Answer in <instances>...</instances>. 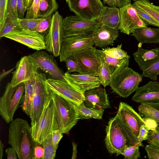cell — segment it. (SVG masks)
<instances>
[{"mask_svg":"<svg viewBox=\"0 0 159 159\" xmlns=\"http://www.w3.org/2000/svg\"><path fill=\"white\" fill-rule=\"evenodd\" d=\"M8 143L16 150L19 159H34L35 141L31 125L24 119L17 118L9 125Z\"/></svg>","mask_w":159,"mask_h":159,"instance_id":"1","label":"cell"},{"mask_svg":"<svg viewBox=\"0 0 159 159\" xmlns=\"http://www.w3.org/2000/svg\"><path fill=\"white\" fill-rule=\"evenodd\" d=\"M106 130L105 145L111 153L121 155L126 148L139 143L137 136L116 115L110 120Z\"/></svg>","mask_w":159,"mask_h":159,"instance_id":"2","label":"cell"},{"mask_svg":"<svg viewBox=\"0 0 159 159\" xmlns=\"http://www.w3.org/2000/svg\"><path fill=\"white\" fill-rule=\"evenodd\" d=\"M142 80L141 75L128 66H125L112 74L109 85L113 92L125 98L136 91Z\"/></svg>","mask_w":159,"mask_h":159,"instance_id":"3","label":"cell"},{"mask_svg":"<svg viewBox=\"0 0 159 159\" xmlns=\"http://www.w3.org/2000/svg\"><path fill=\"white\" fill-rule=\"evenodd\" d=\"M44 74L38 73L36 77L35 92L31 106V126L33 139L47 102L52 97V93L48 87Z\"/></svg>","mask_w":159,"mask_h":159,"instance_id":"4","label":"cell"},{"mask_svg":"<svg viewBox=\"0 0 159 159\" xmlns=\"http://www.w3.org/2000/svg\"><path fill=\"white\" fill-rule=\"evenodd\" d=\"M52 93L58 129L63 134H68L79 120L75 105L58 95Z\"/></svg>","mask_w":159,"mask_h":159,"instance_id":"5","label":"cell"},{"mask_svg":"<svg viewBox=\"0 0 159 159\" xmlns=\"http://www.w3.org/2000/svg\"><path fill=\"white\" fill-rule=\"evenodd\" d=\"M25 90L24 83L15 87L11 86L10 82L7 84L0 98V115L7 123L13 120L14 115L20 103Z\"/></svg>","mask_w":159,"mask_h":159,"instance_id":"6","label":"cell"},{"mask_svg":"<svg viewBox=\"0 0 159 159\" xmlns=\"http://www.w3.org/2000/svg\"><path fill=\"white\" fill-rule=\"evenodd\" d=\"M100 23L98 19L93 20L76 15L68 16L63 19L65 36L73 35H91Z\"/></svg>","mask_w":159,"mask_h":159,"instance_id":"7","label":"cell"},{"mask_svg":"<svg viewBox=\"0 0 159 159\" xmlns=\"http://www.w3.org/2000/svg\"><path fill=\"white\" fill-rule=\"evenodd\" d=\"M62 16L56 11L52 16L51 25L48 33L44 36L46 50L55 57L59 56L65 34Z\"/></svg>","mask_w":159,"mask_h":159,"instance_id":"8","label":"cell"},{"mask_svg":"<svg viewBox=\"0 0 159 159\" xmlns=\"http://www.w3.org/2000/svg\"><path fill=\"white\" fill-rule=\"evenodd\" d=\"M91 35L65 36L62 40L59 53L60 61H65L68 57L87 48L93 46Z\"/></svg>","mask_w":159,"mask_h":159,"instance_id":"9","label":"cell"},{"mask_svg":"<svg viewBox=\"0 0 159 159\" xmlns=\"http://www.w3.org/2000/svg\"><path fill=\"white\" fill-rule=\"evenodd\" d=\"M57 129H58L56 120L54 105L52 96L45 107L34 140L42 143L51 135L53 131Z\"/></svg>","mask_w":159,"mask_h":159,"instance_id":"10","label":"cell"},{"mask_svg":"<svg viewBox=\"0 0 159 159\" xmlns=\"http://www.w3.org/2000/svg\"><path fill=\"white\" fill-rule=\"evenodd\" d=\"M49 89L74 105L83 102L84 93L75 89L64 79L57 80L49 78L46 80Z\"/></svg>","mask_w":159,"mask_h":159,"instance_id":"11","label":"cell"},{"mask_svg":"<svg viewBox=\"0 0 159 159\" xmlns=\"http://www.w3.org/2000/svg\"><path fill=\"white\" fill-rule=\"evenodd\" d=\"M67 2L75 15L93 20L98 19L104 6L101 0H67Z\"/></svg>","mask_w":159,"mask_h":159,"instance_id":"12","label":"cell"},{"mask_svg":"<svg viewBox=\"0 0 159 159\" xmlns=\"http://www.w3.org/2000/svg\"><path fill=\"white\" fill-rule=\"evenodd\" d=\"M38 69L36 61L30 55L22 57L17 63L13 72L10 82L11 86H17L30 80L37 74Z\"/></svg>","mask_w":159,"mask_h":159,"instance_id":"13","label":"cell"},{"mask_svg":"<svg viewBox=\"0 0 159 159\" xmlns=\"http://www.w3.org/2000/svg\"><path fill=\"white\" fill-rule=\"evenodd\" d=\"M37 51L46 49L44 36L23 28L13 30L4 37Z\"/></svg>","mask_w":159,"mask_h":159,"instance_id":"14","label":"cell"},{"mask_svg":"<svg viewBox=\"0 0 159 159\" xmlns=\"http://www.w3.org/2000/svg\"><path fill=\"white\" fill-rule=\"evenodd\" d=\"M96 50L95 47L93 46L83 49L75 55L80 68L79 73L99 76L101 61Z\"/></svg>","mask_w":159,"mask_h":159,"instance_id":"15","label":"cell"},{"mask_svg":"<svg viewBox=\"0 0 159 159\" xmlns=\"http://www.w3.org/2000/svg\"><path fill=\"white\" fill-rule=\"evenodd\" d=\"M119 10L120 22L118 29L121 33L129 35L136 29L148 26V24L138 15L131 3Z\"/></svg>","mask_w":159,"mask_h":159,"instance_id":"16","label":"cell"},{"mask_svg":"<svg viewBox=\"0 0 159 159\" xmlns=\"http://www.w3.org/2000/svg\"><path fill=\"white\" fill-rule=\"evenodd\" d=\"M116 115L137 137L140 127L143 125H147L139 113L125 102H120Z\"/></svg>","mask_w":159,"mask_h":159,"instance_id":"17","label":"cell"},{"mask_svg":"<svg viewBox=\"0 0 159 159\" xmlns=\"http://www.w3.org/2000/svg\"><path fill=\"white\" fill-rule=\"evenodd\" d=\"M30 55L36 61L39 69L49 74L52 79H64L65 73L59 67L52 55L40 51H37Z\"/></svg>","mask_w":159,"mask_h":159,"instance_id":"18","label":"cell"},{"mask_svg":"<svg viewBox=\"0 0 159 159\" xmlns=\"http://www.w3.org/2000/svg\"><path fill=\"white\" fill-rule=\"evenodd\" d=\"M64 78L67 82L80 92L84 93L101 85L99 77L92 75L66 72Z\"/></svg>","mask_w":159,"mask_h":159,"instance_id":"19","label":"cell"},{"mask_svg":"<svg viewBox=\"0 0 159 159\" xmlns=\"http://www.w3.org/2000/svg\"><path fill=\"white\" fill-rule=\"evenodd\" d=\"M83 103L87 107L96 110L110 108L111 106L105 89L95 87L84 93Z\"/></svg>","mask_w":159,"mask_h":159,"instance_id":"20","label":"cell"},{"mask_svg":"<svg viewBox=\"0 0 159 159\" xmlns=\"http://www.w3.org/2000/svg\"><path fill=\"white\" fill-rule=\"evenodd\" d=\"M132 99L140 104L159 102V82L150 81L138 87Z\"/></svg>","mask_w":159,"mask_h":159,"instance_id":"21","label":"cell"},{"mask_svg":"<svg viewBox=\"0 0 159 159\" xmlns=\"http://www.w3.org/2000/svg\"><path fill=\"white\" fill-rule=\"evenodd\" d=\"M118 35V28L100 25L91 35L95 46L103 48L112 45Z\"/></svg>","mask_w":159,"mask_h":159,"instance_id":"22","label":"cell"},{"mask_svg":"<svg viewBox=\"0 0 159 159\" xmlns=\"http://www.w3.org/2000/svg\"><path fill=\"white\" fill-rule=\"evenodd\" d=\"M133 54L135 61L143 71L159 60V47L151 50L139 48Z\"/></svg>","mask_w":159,"mask_h":159,"instance_id":"23","label":"cell"},{"mask_svg":"<svg viewBox=\"0 0 159 159\" xmlns=\"http://www.w3.org/2000/svg\"><path fill=\"white\" fill-rule=\"evenodd\" d=\"M131 34L139 42V48L144 43H159V28L142 27L134 30Z\"/></svg>","mask_w":159,"mask_h":159,"instance_id":"24","label":"cell"},{"mask_svg":"<svg viewBox=\"0 0 159 159\" xmlns=\"http://www.w3.org/2000/svg\"><path fill=\"white\" fill-rule=\"evenodd\" d=\"M98 19L101 25L118 28L120 22L119 8L104 6Z\"/></svg>","mask_w":159,"mask_h":159,"instance_id":"25","label":"cell"},{"mask_svg":"<svg viewBox=\"0 0 159 159\" xmlns=\"http://www.w3.org/2000/svg\"><path fill=\"white\" fill-rule=\"evenodd\" d=\"M36 75L24 82L25 92L20 103L23 111L30 118L31 117L32 103L35 88Z\"/></svg>","mask_w":159,"mask_h":159,"instance_id":"26","label":"cell"},{"mask_svg":"<svg viewBox=\"0 0 159 159\" xmlns=\"http://www.w3.org/2000/svg\"><path fill=\"white\" fill-rule=\"evenodd\" d=\"M138 109L141 116L159 123V102L141 103Z\"/></svg>","mask_w":159,"mask_h":159,"instance_id":"27","label":"cell"},{"mask_svg":"<svg viewBox=\"0 0 159 159\" xmlns=\"http://www.w3.org/2000/svg\"><path fill=\"white\" fill-rule=\"evenodd\" d=\"M96 52L102 59L112 75L119 68L124 66H129V58H125L119 59L114 58L106 55L102 50L96 49Z\"/></svg>","mask_w":159,"mask_h":159,"instance_id":"28","label":"cell"},{"mask_svg":"<svg viewBox=\"0 0 159 159\" xmlns=\"http://www.w3.org/2000/svg\"><path fill=\"white\" fill-rule=\"evenodd\" d=\"M78 114L79 120L94 118L102 119L104 110H96L86 106L82 102L79 105H75Z\"/></svg>","mask_w":159,"mask_h":159,"instance_id":"29","label":"cell"},{"mask_svg":"<svg viewBox=\"0 0 159 159\" xmlns=\"http://www.w3.org/2000/svg\"><path fill=\"white\" fill-rule=\"evenodd\" d=\"M58 8L56 0H40L38 18H45L51 16Z\"/></svg>","mask_w":159,"mask_h":159,"instance_id":"30","label":"cell"},{"mask_svg":"<svg viewBox=\"0 0 159 159\" xmlns=\"http://www.w3.org/2000/svg\"><path fill=\"white\" fill-rule=\"evenodd\" d=\"M18 19L9 15L6 16L3 24L0 26V38L13 30L23 28L20 23Z\"/></svg>","mask_w":159,"mask_h":159,"instance_id":"31","label":"cell"},{"mask_svg":"<svg viewBox=\"0 0 159 159\" xmlns=\"http://www.w3.org/2000/svg\"><path fill=\"white\" fill-rule=\"evenodd\" d=\"M132 4L145 11L159 23V6L153 4L148 0H138Z\"/></svg>","mask_w":159,"mask_h":159,"instance_id":"32","label":"cell"},{"mask_svg":"<svg viewBox=\"0 0 159 159\" xmlns=\"http://www.w3.org/2000/svg\"><path fill=\"white\" fill-rule=\"evenodd\" d=\"M98 56L100 57L101 61L98 77L100 79L101 84L105 88L109 85L112 74L102 59Z\"/></svg>","mask_w":159,"mask_h":159,"instance_id":"33","label":"cell"},{"mask_svg":"<svg viewBox=\"0 0 159 159\" xmlns=\"http://www.w3.org/2000/svg\"><path fill=\"white\" fill-rule=\"evenodd\" d=\"M51 136L52 134L42 143L44 151L42 159H54L55 157L57 148L52 143Z\"/></svg>","mask_w":159,"mask_h":159,"instance_id":"34","label":"cell"},{"mask_svg":"<svg viewBox=\"0 0 159 159\" xmlns=\"http://www.w3.org/2000/svg\"><path fill=\"white\" fill-rule=\"evenodd\" d=\"M122 44L118 45L117 47L102 48L103 52L106 55L111 57L121 59L125 58H129L130 57L128 55L127 52L121 48Z\"/></svg>","mask_w":159,"mask_h":159,"instance_id":"35","label":"cell"},{"mask_svg":"<svg viewBox=\"0 0 159 159\" xmlns=\"http://www.w3.org/2000/svg\"><path fill=\"white\" fill-rule=\"evenodd\" d=\"M140 146H143L142 142H139L128 147L123 151L121 155L124 156L125 159H137L140 157L139 151Z\"/></svg>","mask_w":159,"mask_h":159,"instance_id":"36","label":"cell"},{"mask_svg":"<svg viewBox=\"0 0 159 159\" xmlns=\"http://www.w3.org/2000/svg\"><path fill=\"white\" fill-rule=\"evenodd\" d=\"M159 74V60L154 63L147 69L143 71L142 77L150 78L153 81L157 79V76Z\"/></svg>","mask_w":159,"mask_h":159,"instance_id":"37","label":"cell"},{"mask_svg":"<svg viewBox=\"0 0 159 159\" xmlns=\"http://www.w3.org/2000/svg\"><path fill=\"white\" fill-rule=\"evenodd\" d=\"M52 21V17L51 16L43 18L37 24L36 31L45 36L49 31Z\"/></svg>","mask_w":159,"mask_h":159,"instance_id":"38","label":"cell"},{"mask_svg":"<svg viewBox=\"0 0 159 159\" xmlns=\"http://www.w3.org/2000/svg\"><path fill=\"white\" fill-rule=\"evenodd\" d=\"M43 18L26 19L19 18V21L24 28L31 31H36L37 24Z\"/></svg>","mask_w":159,"mask_h":159,"instance_id":"39","label":"cell"},{"mask_svg":"<svg viewBox=\"0 0 159 159\" xmlns=\"http://www.w3.org/2000/svg\"><path fill=\"white\" fill-rule=\"evenodd\" d=\"M65 61L68 72H79L80 68L75 55L67 57Z\"/></svg>","mask_w":159,"mask_h":159,"instance_id":"40","label":"cell"},{"mask_svg":"<svg viewBox=\"0 0 159 159\" xmlns=\"http://www.w3.org/2000/svg\"><path fill=\"white\" fill-rule=\"evenodd\" d=\"M134 6L138 15L143 21L148 24L157 27L159 28V23L158 22L143 10L138 7Z\"/></svg>","mask_w":159,"mask_h":159,"instance_id":"41","label":"cell"},{"mask_svg":"<svg viewBox=\"0 0 159 159\" xmlns=\"http://www.w3.org/2000/svg\"><path fill=\"white\" fill-rule=\"evenodd\" d=\"M40 0H34L30 7L27 9L25 18L26 19L38 18Z\"/></svg>","mask_w":159,"mask_h":159,"instance_id":"42","label":"cell"},{"mask_svg":"<svg viewBox=\"0 0 159 159\" xmlns=\"http://www.w3.org/2000/svg\"><path fill=\"white\" fill-rule=\"evenodd\" d=\"M147 140L149 144L159 146V125L149 131Z\"/></svg>","mask_w":159,"mask_h":159,"instance_id":"43","label":"cell"},{"mask_svg":"<svg viewBox=\"0 0 159 159\" xmlns=\"http://www.w3.org/2000/svg\"><path fill=\"white\" fill-rule=\"evenodd\" d=\"M148 157L150 159H159V146L149 144L145 147Z\"/></svg>","mask_w":159,"mask_h":159,"instance_id":"44","label":"cell"},{"mask_svg":"<svg viewBox=\"0 0 159 159\" xmlns=\"http://www.w3.org/2000/svg\"><path fill=\"white\" fill-rule=\"evenodd\" d=\"M17 0H8L6 16L9 15L16 18H19L17 11Z\"/></svg>","mask_w":159,"mask_h":159,"instance_id":"45","label":"cell"},{"mask_svg":"<svg viewBox=\"0 0 159 159\" xmlns=\"http://www.w3.org/2000/svg\"><path fill=\"white\" fill-rule=\"evenodd\" d=\"M44 152L42 144L35 141L34 149V159H42Z\"/></svg>","mask_w":159,"mask_h":159,"instance_id":"46","label":"cell"},{"mask_svg":"<svg viewBox=\"0 0 159 159\" xmlns=\"http://www.w3.org/2000/svg\"><path fill=\"white\" fill-rule=\"evenodd\" d=\"M8 0H0V26L3 24L6 17Z\"/></svg>","mask_w":159,"mask_h":159,"instance_id":"47","label":"cell"},{"mask_svg":"<svg viewBox=\"0 0 159 159\" xmlns=\"http://www.w3.org/2000/svg\"><path fill=\"white\" fill-rule=\"evenodd\" d=\"M149 129L147 125H143L140 127L139 134L137 138L139 142H142L143 141L147 140Z\"/></svg>","mask_w":159,"mask_h":159,"instance_id":"48","label":"cell"},{"mask_svg":"<svg viewBox=\"0 0 159 159\" xmlns=\"http://www.w3.org/2000/svg\"><path fill=\"white\" fill-rule=\"evenodd\" d=\"M62 133L58 129L54 130L52 133V140L54 146L57 148L58 144L63 137Z\"/></svg>","mask_w":159,"mask_h":159,"instance_id":"49","label":"cell"},{"mask_svg":"<svg viewBox=\"0 0 159 159\" xmlns=\"http://www.w3.org/2000/svg\"><path fill=\"white\" fill-rule=\"evenodd\" d=\"M17 7L19 17L23 18L25 12L27 10L24 5L23 0H17Z\"/></svg>","mask_w":159,"mask_h":159,"instance_id":"50","label":"cell"},{"mask_svg":"<svg viewBox=\"0 0 159 159\" xmlns=\"http://www.w3.org/2000/svg\"><path fill=\"white\" fill-rule=\"evenodd\" d=\"M5 153L7 156V159H17L18 158L16 150L12 147L7 148L5 150Z\"/></svg>","mask_w":159,"mask_h":159,"instance_id":"51","label":"cell"},{"mask_svg":"<svg viewBox=\"0 0 159 159\" xmlns=\"http://www.w3.org/2000/svg\"><path fill=\"white\" fill-rule=\"evenodd\" d=\"M115 7L121 8L131 2V0H112Z\"/></svg>","mask_w":159,"mask_h":159,"instance_id":"52","label":"cell"},{"mask_svg":"<svg viewBox=\"0 0 159 159\" xmlns=\"http://www.w3.org/2000/svg\"><path fill=\"white\" fill-rule=\"evenodd\" d=\"M34 0H23L24 5L27 9L30 7Z\"/></svg>","mask_w":159,"mask_h":159,"instance_id":"53","label":"cell"},{"mask_svg":"<svg viewBox=\"0 0 159 159\" xmlns=\"http://www.w3.org/2000/svg\"><path fill=\"white\" fill-rule=\"evenodd\" d=\"M72 145L73 147V152L72 159H75L76 158L75 157H76V146L75 143L73 142H72Z\"/></svg>","mask_w":159,"mask_h":159,"instance_id":"54","label":"cell"},{"mask_svg":"<svg viewBox=\"0 0 159 159\" xmlns=\"http://www.w3.org/2000/svg\"><path fill=\"white\" fill-rule=\"evenodd\" d=\"M4 145L1 140H0V159H2L3 156Z\"/></svg>","mask_w":159,"mask_h":159,"instance_id":"55","label":"cell"},{"mask_svg":"<svg viewBox=\"0 0 159 159\" xmlns=\"http://www.w3.org/2000/svg\"><path fill=\"white\" fill-rule=\"evenodd\" d=\"M13 69L14 68L12 69L7 71H5L1 74L0 75V80L1 81L2 79L5 76H6L7 75H8L12 70H13Z\"/></svg>","mask_w":159,"mask_h":159,"instance_id":"56","label":"cell"},{"mask_svg":"<svg viewBox=\"0 0 159 159\" xmlns=\"http://www.w3.org/2000/svg\"><path fill=\"white\" fill-rule=\"evenodd\" d=\"M104 3L107 4L111 7H115L112 0H102Z\"/></svg>","mask_w":159,"mask_h":159,"instance_id":"57","label":"cell"},{"mask_svg":"<svg viewBox=\"0 0 159 159\" xmlns=\"http://www.w3.org/2000/svg\"><path fill=\"white\" fill-rule=\"evenodd\" d=\"M132 0L134 1V2H135V1H138V0Z\"/></svg>","mask_w":159,"mask_h":159,"instance_id":"58","label":"cell"}]
</instances>
